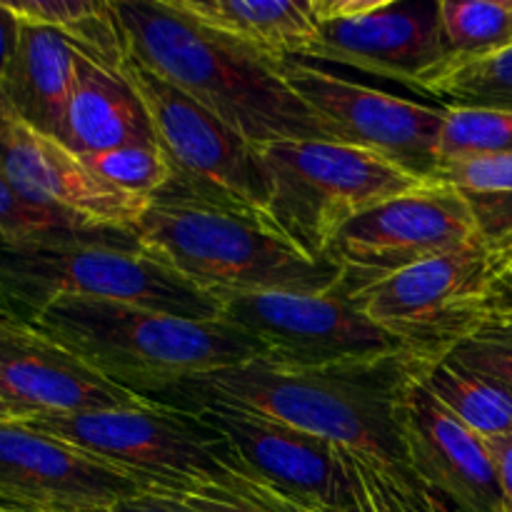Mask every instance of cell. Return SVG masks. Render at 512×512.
<instances>
[{
    "mask_svg": "<svg viewBox=\"0 0 512 512\" xmlns=\"http://www.w3.org/2000/svg\"><path fill=\"white\" fill-rule=\"evenodd\" d=\"M415 355L378 363L293 370L255 363L195 375L153 403L178 410L220 403L283 420L335 445L360 512H450L410 460L400 423V388Z\"/></svg>",
    "mask_w": 512,
    "mask_h": 512,
    "instance_id": "1",
    "label": "cell"
},
{
    "mask_svg": "<svg viewBox=\"0 0 512 512\" xmlns=\"http://www.w3.org/2000/svg\"><path fill=\"white\" fill-rule=\"evenodd\" d=\"M115 5L130 58L160 75L263 148L285 140H328L283 75V63L198 23L173 0ZM330 143V140H328Z\"/></svg>",
    "mask_w": 512,
    "mask_h": 512,
    "instance_id": "2",
    "label": "cell"
},
{
    "mask_svg": "<svg viewBox=\"0 0 512 512\" xmlns=\"http://www.w3.org/2000/svg\"><path fill=\"white\" fill-rule=\"evenodd\" d=\"M135 243L203 293H330L340 268L300 253L260 210L233 200L163 190L150 200Z\"/></svg>",
    "mask_w": 512,
    "mask_h": 512,
    "instance_id": "3",
    "label": "cell"
},
{
    "mask_svg": "<svg viewBox=\"0 0 512 512\" xmlns=\"http://www.w3.org/2000/svg\"><path fill=\"white\" fill-rule=\"evenodd\" d=\"M28 323L145 400L195 375L268 360L263 343L225 320L185 318L135 303L63 298Z\"/></svg>",
    "mask_w": 512,
    "mask_h": 512,
    "instance_id": "4",
    "label": "cell"
},
{
    "mask_svg": "<svg viewBox=\"0 0 512 512\" xmlns=\"http://www.w3.org/2000/svg\"><path fill=\"white\" fill-rule=\"evenodd\" d=\"M63 298L135 303L220 320V300L138 248L133 235L88 233L0 248V310L30 320Z\"/></svg>",
    "mask_w": 512,
    "mask_h": 512,
    "instance_id": "5",
    "label": "cell"
},
{
    "mask_svg": "<svg viewBox=\"0 0 512 512\" xmlns=\"http://www.w3.org/2000/svg\"><path fill=\"white\" fill-rule=\"evenodd\" d=\"M270 180V223L313 260H328L335 235L373 205L415 188L398 165L328 140H285L260 148Z\"/></svg>",
    "mask_w": 512,
    "mask_h": 512,
    "instance_id": "6",
    "label": "cell"
},
{
    "mask_svg": "<svg viewBox=\"0 0 512 512\" xmlns=\"http://www.w3.org/2000/svg\"><path fill=\"white\" fill-rule=\"evenodd\" d=\"M512 250L488 243L435 255L350 295L355 308L415 358H448L483 325Z\"/></svg>",
    "mask_w": 512,
    "mask_h": 512,
    "instance_id": "7",
    "label": "cell"
},
{
    "mask_svg": "<svg viewBox=\"0 0 512 512\" xmlns=\"http://www.w3.org/2000/svg\"><path fill=\"white\" fill-rule=\"evenodd\" d=\"M25 423L120 470L140 493H180L240 463L228 440L200 415L153 400L128 410L43 413Z\"/></svg>",
    "mask_w": 512,
    "mask_h": 512,
    "instance_id": "8",
    "label": "cell"
},
{
    "mask_svg": "<svg viewBox=\"0 0 512 512\" xmlns=\"http://www.w3.org/2000/svg\"><path fill=\"white\" fill-rule=\"evenodd\" d=\"M123 73L138 90L158 148L173 168V180L165 190L233 200L260 213L268 210L270 180L258 145L138 60L130 58Z\"/></svg>",
    "mask_w": 512,
    "mask_h": 512,
    "instance_id": "9",
    "label": "cell"
},
{
    "mask_svg": "<svg viewBox=\"0 0 512 512\" xmlns=\"http://www.w3.org/2000/svg\"><path fill=\"white\" fill-rule=\"evenodd\" d=\"M220 320L253 335L268 350L265 363L280 368L323 370L413 355L340 290L230 295L220 300Z\"/></svg>",
    "mask_w": 512,
    "mask_h": 512,
    "instance_id": "10",
    "label": "cell"
},
{
    "mask_svg": "<svg viewBox=\"0 0 512 512\" xmlns=\"http://www.w3.org/2000/svg\"><path fill=\"white\" fill-rule=\"evenodd\" d=\"M480 238L463 195L438 180H423L350 220L325 258L340 268L338 290L350 298L400 270Z\"/></svg>",
    "mask_w": 512,
    "mask_h": 512,
    "instance_id": "11",
    "label": "cell"
},
{
    "mask_svg": "<svg viewBox=\"0 0 512 512\" xmlns=\"http://www.w3.org/2000/svg\"><path fill=\"white\" fill-rule=\"evenodd\" d=\"M283 75L330 143L380 155L418 180L435 173L445 105L398 98L295 58L283 60Z\"/></svg>",
    "mask_w": 512,
    "mask_h": 512,
    "instance_id": "12",
    "label": "cell"
},
{
    "mask_svg": "<svg viewBox=\"0 0 512 512\" xmlns=\"http://www.w3.org/2000/svg\"><path fill=\"white\" fill-rule=\"evenodd\" d=\"M308 58L383 75L425 93L448 68L440 0H313Z\"/></svg>",
    "mask_w": 512,
    "mask_h": 512,
    "instance_id": "13",
    "label": "cell"
},
{
    "mask_svg": "<svg viewBox=\"0 0 512 512\" xmlns=\"http://www.w3.org/2000/svg\"><path fill=\"white\" fill-rule=\"evenodd\" d=\"M0 170L25 200L103 233L135 235L150 198L105 183L80 155L25 125L0 90Z\"/></svg>",
    "mask_w": 512,
    "mask_h": 512,
    "instance_id": "14",
    "label": "cell"
},
{
    "mask_svg": "<svg viewBox=\"0 0 512 512\" xmlns=\"http://www.w3.org/2000/svg\"><path fill=\"white\" fill-rule=\"evenodd\" d=\"M140 488L103 460L30 428L0 420V510L103 512Z\"/></svg>",
    "mask_w": 512,
    "mask_h": 512,
    "instance_id": "15",
    "label": "cell"
},
{
    "mask_svg": "<svg viewBox=\"0 0 512 512\" xmlns=\"http://www.w3.org/2000/svg\"><path fill=\"white\" fill-rule=\"evenodd\" d=\"M213 425L243 468L290 498L355 512L348 470L333 443L283 420L233 405L208 403L188 410Z\"/></svg>",
    "mask_w": 512,
    "mask_h": 512,
    "instance_id": "16",
    "label": "cell"
},
{
    "mask_svg": "<svg viewBox=\"0 0 512 512\" xmlns=\"http://www.w3.org/2000/svg\"><path fill=\"white\" fill-rule=\"evenodd\" d=\"M398 410L415 473L440 503L450 512H508L488 445L425 388L418 358L400 388Z\"/></svg>",
    "mask_w": 512,
    "mask_h": 512,
    "instance_id": "17",
    "label": "cell"
},
{
    "mask_svg": "<svg viewBox=\"0 0 512 512\" xmlns=\"http://www.w3.org/2000/svg\"><path fill=\"white\" fill-rule=\"evenodd\" d=\"M0 400L23 420L43 413L143 408L150 400L110 383L33 323L0 310Z\"/></svg>",
    "mask_w": 512,
    "mask_h": 512,
    "instance_id": "18",
    "label": "cell"
},
{
    "mask_svg": "<svg viewBox=\"0 0 512 512\" xmlns=\"http://www.w3.org/2000/svg\"><path fill=\"white\" fill-rule=\"evenodd\" d=\"M60 143L85 158L125 145H158V140L128 75L78 53L73 98Z\"/></svg>",
    "mask_w": 512,
    "mask_h": 512,
    "instance_id": "19",
    "label": "cell"
},
{
    "mask_svg": "<svg viewBox=\"0 0 512 512\" xmlns=\"http://www.w3.org/2000/svg\"><path fill=\"white\" fill-rule=\"evenodd\" d=\"M75 58L78 50L65 35L23 20L18 53L0 85L13 113L58 143L63 140L73 98Z\"/></svg>",
    "mask_w": 512,
    "mask_h": 512,
    "instance_id": "20",
    "label": "cell"
},
{
    "mask_svg": "<svg viewBox=\"0 0 512 512\" xmlns=\"http://www.w3.org/2000/svg\"><path fill=\"white\" fill-rule=\"evenodd\" d=\"M173 5L198 23L278 63L308 58L318 35L313 0H173Z\"/></svg>",
    "mask_w": 512,
    "mask_h": 512,
    "instance_id": "21",
    "label": "cell"
},
{
    "mask_svg": "<svg viewBox=\"0 0 512 512\" xmlns=\"http://www.w3.org/2000/svg\"><path fill=\"white\" fill-rule=\"evenodd\" d=\"M25 23L45 25L68 38L78 53L105 68L123 70L130 60L128 35L113 3L98 0H5Z\"/></svg>",
    "mask_w": 512,
    "mask_h": 512,
    "instance_id": "22",
    "label": "cell"
},
{
    "mask_svg": "<svg viewBox=\"0 0 512 512\" xmlns=\"http://www.w3.org/2000/svg\"><path fill=\"white\" fill-rule=\"evenodd\" d=\"M418 375L425 388L478 438L512 433V388L500 380L475 373L453 358H418Z\"/></svg>",
    "mask_w": 512,
    "mask_h": 512,
    "instance_id": "23",
    "label": "cell"
},
{
    "mask_svg": "<svg viewBox=\"0 0 512 512\" xmlns=\"http://www.w3.org/2000/svg\"><path fill=\"white\" fill-rule=\"evenodd\" d=\"M430 180L450 185L468 203L480 235L512 250V158L475 155L438 163Z\"/></svg>",
    "mask_w": 512,
    "mask_h": 512,
    "instance_id": "24",
    "label": "cell"
},
{
    "mask_svg": "<svg viewBox=\"0 0 512 512\" xmlns=\"http://www.w3.org/2000/svg\"><path fill=\"white\" fill-rule=\"evenodd\" d=\"M440 20L448 48V68L443 73L512 45L510 0H440Z\"/></svg>",
    "mask_w": 512,
    "mask_h": 512,
    "instance_id": "25",
    "label": "cell"
},
{
    "mask_svg": "<svg viewBox=\"0 0 512 512\" xmlns=\"http://www.w3.org/2000/svg\"><path fill=\"white\" fill-rule=\"evenodd\" d=\"M425 93L443 98L448 108H485L512 113V45L488 58L458 65L438 75Z\"/></svg>",
    "mask_w": 512,
    "mask_h": 512,
    "instance_id": "26",
    "label": "cell"
},
{
    "mask_svg": "<svg viewBox=\"0 0 512 512\" xmlns=\"http://www.w3.org/2000/svg\"><path fill=\"white\" fill-rule=\"evenodd\" d=\"M448 358L512 388V268L495 288L483 325Z\"/></svg>",
    "mask_w": 512,
    "mask_h": 512,
    "instance_id": "27",
    "label": "cell"
},
{
    "mask_svg": "<svg viewBox=\"0 0 512 512\" xmlns=\"http://www.w3.org/2000/svg\"><path fill=\"white\" fill-rule=\"evenodd\" d=\"M170 498L195 512H285L268 483L250 475L243 463L225 465L180 493H148Z\"/></svg>",
    "mask_w": 512,
    "mask_h": 512,
    "instance_id": "28",
    "label": "cell"
},
{
    "mask_svg": "<svg viewBox=\"0 0 512 512\" xmlns=\"http://www.w3.org/2000/svg\"><path fill=\"white\" fill-rule=\"evenodd\" d=\"M475 155L512 158V113L485 108L445 110L443 133H440V163L475 158Z\"/></svg>",
    "mask_w": 512,
    "mask_h": 512,
    "instance_id": "29",
    "label": "cell"
},
{
    "mask_svg": "<svg viewBox=\"0 0 512 512\" xmlns=\"http://www.w3.org/2000/svg\"><path fill=\"white\" fill-rule=\"evenodd\" d=\"M88 233H103V230H93L58 210L30 203L0 170V248H20V245Z\"/></svg>",
    "mask_w": 512,
    "mask_h": 512,
    "instance_id": "30",
    "label": "cell"
},
{
    "mask_svg": "<svg viewBox=\"0 0 512 512\" xmlns=\"http://www.w3.org/2000/svg\"><path fill=\"white\" fill-rule=\"evenodd\" d=\"M83 160L105 183L140 198L153 200L173 180V168L158 145H125V148L85 155Z\"/></svg>",
    "mask_w": 512,
    "mask_h": 512,
    "instance_id": "31",
    "label": "cell"
},
{
    "mask_svg": "<svg viewBox=\"0 0 512 512\" xmlns=\"http://www.w3.org/2000/svg\"><path fill=\"white\" fill-rule=\"evenodd\" d=\"M20 30H23V20L10 10L5 0H0V85H3L15 53H18Z\"/></svg>",
    "mask_w": 512,
    "mask_h": 512,
    "instance_id": "32",
    "label": "cell"
},
{
    "mask_svg": "<svg viewBox=\"0 0 512 512\" xmlns=\"http://www.w3.org/2000/svg\"><path fill=\"white\" fill-rule=\"evenodd\" d=\"M485 445H488L490 458H493L495 468H498L500 485H503V493H505V503H508V512H512V433L485 440Z\"/></svg>",
    "mask_w": 512,
    "mask_h": 512,
    "instance_id": "33",
    "label": "cell"
},
{
    "mask_svg": "<svg viewBox=\"0 0 512 512\" xmlns=\"http://www.w3.org/2000/svg\"><path fill=\"white\" fill-rule=\"evenodd\" d=\"M103 512H195V510L185 508V505L178 503V500L140 493L135 495V498L120 500V503L110 505V508Z\"/></svg>",
    "mask_w": 512,
    "mask_h": 512,
    "instance_id": "34",
    "label": "cell"
},
{
    "mask_svg": "<svg viewBox=\"0 0 512 512\" xmlns=\"http://www.w3.org/2000/svg\"><path fill=\"white\" fill-rule=\"evenodd\" d=\"M265 483V480H263ZM270 490H273V495L278 498V503L283 505L285 512H340V510H333V508H325V505H318V503H308V500H298V498H290V495L280 493L278 488H273L270 485ZM360 512V510H355Z\"/></svg>",
    "mask_w": 512,
    "mask_h": 512,
    "instance_id": "35",
    "label": "cell"
},
{
    "mask_svg": "<svg viewBox=\"0 0 512 512\" xmlns=\"http://www.w3.org/2000/svg\"><path fill=\"white\" fill-rule=\"evenodd\" d=\"M0 420H23V418H20V415L15 413L8 403H3V400H0Z\"/></svg>",
    "mask_w": 512,
    "mask_h": 512,
    "instance_id": "36",
    "label": "cell"
},
{
    "mask_svg": "<svg viewBox=\"0 0 512 512\" xmlns=\"http://www.w3.org/2000/svg\"><path fill=\"white\" fill-rule=\"evenodd\" d=\"M510 30H512V0H510Z\"/></svg>",
    "mask_w": 512,
    "mask_h": 512,
    "instance_id": "37",
    "label": "cell"
},
{
    "mask_svg": "<svg viewBox=\"0 0 512 512\" xmlns=\"http://www.w3.org/2000/svg\"><path fill=\"white\" fill-rule=\"evenodd\" d=\"M0 512H3V510H0Z\"/></svg>",
    "mask_w": 512,
    "mask_h": 512,
    "instance_id": "38",
    "label": "cell"
}]
</instances>
